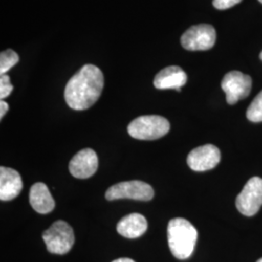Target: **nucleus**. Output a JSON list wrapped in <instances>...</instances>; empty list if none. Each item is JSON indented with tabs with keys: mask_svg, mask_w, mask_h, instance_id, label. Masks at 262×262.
Instances as JSON below:
<instances>
[{
	"mask_svg": "<svg viewBox=\"0 0 262 262\" xmlns=\"http://www.w3.org/2000/svg\"><path fill=\"white\" fill-rule=\"evenodd\" d=\"M103 86L104 77L101 70L93 64H85L66 84V103L73 110H86L98 100Z\"/></svg>",
	"mask_w": 262,
	"mask_h": 262,
	"instance_id": "1",
	"label": "nucleus"
},
{
	"mask_svg": "<svg viewBox=\"0 0 262 262\" xmlns=\"http://www.w3.org/2000/svg\"><path fill=\"white\" fill-rule=\"evenodd\" d=\"M168 245L172 254L178 259H187L193 253L198 232L196 228L183 217L172 219L167 227Z\"/></svg>",
	"mask_w": 262,
	"mask_h": 262,
	"instance_id": "2",
	"label": "nucleus"
},
{
	"mask_svg": "<svg viewBox=\"0 0 262 262\" xmlns=\"http://www.w3.org/2000/svg\"><path fill=\"white\" fill-rule=\"evenodd\" d=\"M170 130V123L161 116H141L127 126L128 134L138 140H157Z\"/></svg>",
	"mask_w": 262,
	"mask_h": 262,
	"instance_id": "3",
	"label": "nucleus"
},
{
	"mask_svg": "<svg viewBox=\"0 0 262 262\" xmlns=\"http://www.w3.org/2000/svg\"><path fill=\"white\" fill-rule=\"evenodd\" d=\"M48 252L54 254L69 253L75 243L72 227L64 221H56L42 235Z\"/></svg>",
	"mask_w": 262,
	"mask_h": 262,
	"instance_id": "4",
	"label": "nucleus"
},
{
	"mask_svg": "<svg viewBox=\"0 0 262 262\" xmlns=\"http://www.w3.org/2000/svg\"><path fill=\"white\" fill-rule=\"evenodd\" d=\"M155 195V191L149 184L142 181L122 182L108 188L105 193L107 200L133 199L139 201H150Z\"/></svg>",
	"mask_w": 262,
	"mask_h": 262,
	"instance_id": "5",
	"label": "nucleus"
},
{
	"mask_svg": "<svg viewBox=\"0 0 262 262\" xmlns=\"http://www.w3.org/2000/svg\"><path fill=\"white\" fill-rule=\"evenodd\" d=\"M262 206V179L253 177L248 181L236 198V207L244 215H254Z\"/></svg>",
	"mask_w": 262,
	"mask_h": 262,
	"instance_id": "6",
	"label": "nucleus"
},
{
	"mask_svg": "<svg viewBox=\"0 0 262 262\" xmlns=\"http://www.w3.org/2000/svg\"><path fill=\"white\" fill-rule=\"evenodd\" d=\"M215 37V28L202 24L188 28L181 38V44L187 51H206L214 47Z\"/></svg>",
	"mask_w": 262,
	"mask_h": 262,
	"instance_id": "7",
	"label": "nucleus"
},
{
	"mask_svg": "<svg viewBox=\"0 0 262 262\" xmlns=\"http://www.w3.org/2000/svg\"><path fill=\"white\" fill-rule=\"evenodd\" d=\"M252 85V78L240 71L227 73L222 81V89L226 95V101L230 105L246 98L251 93Z\"/></svg>",
	"mask_w": 262,
	"mask_h": 262,
	"instance_id": "8",
	"label": "nucleus"
},
{
	"mask_svg": "<svg viewBox=\"0 0 262 262\" xmlns=\"http://www.w3.org/2000/svg\"><path fill=\"white\" fill-rule=\"evenodd\" d=\"M221 160V151L214 145L197 147L188 154L187 165L196 172L215 168Z\"/></svg>",
	"mask_w": 262,
	"mask_h": 262,
	"instance_id": "9",
	"label": "nucleus"
},
{
	"mask_svg": "<svg viewBox=\"0 0 262 262\" xmlns=\"http://www.w3.org/2000/svg\"><path fill=\"white\" fill-rule=\"evenodd\" d=\"M98 168L97 155L92 149L80 150L69 162V171L77 179L92 177Z\"/></svg>",
	"mask_w": 262,
	"mask_h": 262,
	"instance_id": "10",
	"label": "nucleus"
},
{
	"mask_svg": "<svg viewBox=\"0 0 262 262\" xmlns=\"http://www.w3.org/2000/svg\"><path fill=\"white\" fill-rule=\"evenodd\" d=\"M23 189V181L15 169L0 167V199L10 201L18 196Z\"/></svg>",
	"mask_w": 262,
	"mask_h": 262,
	"instance_id": "11",
	"label": "nucleus"
},
{
	"mask_svg": "<svg viewBox=\"0 0 262 262\" xmlns=\"http://www.w3.org/2000/svg\"><path fill=\"white\" fill-rule=\"evenodd\" d=\"M187 81L186 72L179 66H169L159 71L154 80V85L159 90H176L180 92Z\"/></svg>",
	"mask_w": 262,
	"mask_h": 262,
	"instance_id": "12",
	"label": "nucleus"
},
{
	"mask_svg": "<svg viewBox=\"0 0 262 262\" xmlns=\"http://www.w3.org/2000/svg\"><path fill=\"white\" fill-rule=\"evenodd\" d=\"M29 203L39 214H49L56 206L49 187L44 183H36L30 187Z\"/></svg>",
	"mask_w": 262,
	"mask_h": 262,
	"instance_id": "13",
	"label": "nucleus"
},
{
	"mask_svg": "<svg viewBox=\"0 0 262 262\" xmlns=\"http://www.w3.org/2000/svg\"><path fill=\"white\" fill-rule=\"evenodd\" d=\"M148 229V222L144 215L133 213L123 216L117 225L119 234L128 239H135L145 234Z\"/></svg>",
	"mask_w": 262,
	"mask_h": 262,
	"instance_id": "14",
	"label": "nucleus"
},
{
	"mask_svg": "<svg viewBox=\"0 0 262 262\" xmlns=\"http://www.w3.org/2000/svg\"><path fill=\"white\" fill-rule=\"evenodd\" d=\"M18 54L13 50H6L0 55V74L4 75L7 71L19 62Z\"/></svg>",
	"mask_w": 262,
	"mask_h": 262,
	"instance_id": "15",
	"label": "nucleus"
},
{
	"mask_svg": "<svg viewBox=\"0 0 262 262\" xmlns=\"http://www.w3.org/2000/svg\"><path fill=\"white\" fill-rule=\"evenodd\" d=\"M247 118L253 122H262V92L256 95L247 111Z\"/></svg>",
	"mask_w": 262,
	"mask_h": 262,
	"instance_id": "16",
	"label": "nucleus"
},
{
	"mask_svg": "<svg viewBox=\"0 0 262 262\" xmlns=\"http://www.w3.org/2000/svg\"><path fill=\"white\" fill-rule=\"evenodd\" d=\"M13 91V85L10 82L9 76L4 74L0 77V98L3 100L8 97Z\"/></svg>",
	"mask_w": 262,
	"mask_h": 262,
	"instance_id": "17",
	"label": "nucleus"
},
{
	"mask_svg": "<svg viewBox=\"0 0 262 262\" xmlns=\"http://www.w3.org/2000/svg\"><path fill=\"white\" fill-rule=\"evenodd\" d=\"M242 0H214L213 5L214 7L219 10L229 9L235 6L236 4L240 3Z\"/></svg>",
	"mask_w": 262,
	"mask_h": 262,
	"instance_id": "18",
	"label": "nucleus"
},
{
	"mask_svg": "<svg viewBox=\"0 0 262 262\" xmlns=\"http://www.w3.org/2000/svg\"><path fill=\"white\" fill-rule=\"evenodd\" d=\"M8 109H9L8 104L6 103L4 100H1L0 101V119H2L6 115Z\"/></svg>",
	"mask_w": 262,
	"mask_h": 262,
	"instance_id": "19",
	"label": "nucleus"
},
{
	"mask_svg": "<svg viewBox=\"0 0 262 262\" xmlns=\"http://www.w3.org/2000/svg\"><path fill=\"white\" fill-rule=\"evenodd\" d=\"M112 262H135L133 259H130V258H127V257H122V258H118V259H116V260H114Z\"/></svg>",
	"mask_w": 262,
	"mask_h": 262,
	"instance_id": "20",
	"label": "nucleus"
},
{
	"mask_svg": "<svg viewBox=\"0 0 262 262\" xmlns=\"http://www.w3.org/2000/svg\"><path fill=\"white\" fill-rule=\"evenodd\" d=\"M256 262H262V258H260V259H258V260H257V261Z\"/></svg>",
	"mask_w": 262,
	"mask_h": 262,
	"instance_id": "21",
	"label": "nucleus"
},
{
	"mask_svg": "<svg viewBox=\"0 0 262 262\" xmlns=\"http://www.w3.org/2000/svg\"><path fill=\"white\" fill-rule=\"evenodd\" d=\"M260 58H261V60H262V52H261V53H260Z\"/></svg>",
	"mask_w": 262,
	"mask_h": 262,
	"instance_id": "22",
	"label": "nucleus"
},
{
	"mask_svg": "<svg viewBox=\"0 0 262 262\" xmlns=\"http://www.w3.org/2000/svg\"><path fill=\"white\" fill-rule=\"evenodd\" d=\"M258 1H259V2H260V3H262V0H258Z\"/></svg>",
	"mask_w": 262,
	"mask_h": 262,
	"instance_id": "23",
	"label": "nucleus"
}]
</instances>
